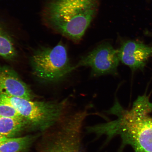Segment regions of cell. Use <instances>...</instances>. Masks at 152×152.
I'll list each match as a JSON object with an SVG mask.
<instances>
[{"label":"cell","instance_id":"1","mask_svg":"<svg viewBox=\"0 0 152 152\" xmlns=\"http://www.w3.org/2000/svg\"><path fill=\"white\" fill-rule=\"evenodd\" d=\"M100 0H51L45 9L48 25L78 43L97 12Z\"/></svg>","mask_w":152,"mask_h":152},{"label":"cell","instance_id":"2","mask_svg":"<svg viewBox=\"0 0 152 152\" xmlns=\"http://www.w3.org/2000/svg\"><path fill=\"white\" fill-rule=\"evenodd\" d=\"M31 63L34 75L40 80L48 82L62 81L75 69L62 43L52 48L38 49L32 55Z\"/></svg>","mask_w":152,"mask_h":152},{"label":"cell","instance_id":"3","mask_svg":"<svg viewBox=\"0 0 152 152\" xmlns=\"http://www.w3.org/2000/svg\"><path fill=\"white\" fill-rule=\"evenodd\" d=\"M149 110L133 105L130 111H123L119 128L124 141L135 152H152V118Z\"/></svg>","mask_w":152,"mask_h":152},{"label":"cell","instance_id":"4","mask_svg":"<svg viewBox=\"0 0 152 152\" xmlns=\"http://www.w3.org/2000/svg\"><path fill=\"white\" fill-rule=\"evenodd\" d=\"M0 102L12 106L26 121L42 126L59 118L69 105L68 99L60 102H34L3 94Z\"/></svg>","mask_w":152,"mask_h":152},{"label":"cell","instance_id":"5","mask_svg":"<svg viewBox=\"0 0 152 152\" xmlns=\"http://www.w3.org/2000/svg\"><path fill=\"white\" fill-rule=\"evenodd\" d=\"M120 62L117 49L110 43L104 42L82 57L75 67V69L83 66L91 68V76L94 77L116 75Z\"/></svg>","mask_w":152,"mask_h":152},{"label":"cell","instance_id":"6","mask_svg":"<svg viewBox=\"0 0 152 152\" xmlns=\"http://www.w3.org/2000/svg\"><path fill=\"white\" fill-rule=\"evenodd\" d=\"M117 50L120 61L132 71L143 69L152 56V46L134 41L124 42Z\"/></svg>","mask_w":152,"mask_h":152},{"label":"cell","instance_id":"7","mask_svg":"<svg viewBox=\"0 0 152 152\" xmlns=\"http://www.w3.org/2000/svg\"><path fill=\"white\" fill-rule=\"evenodd\" d=\"M0 94L32 100L31 89L18 74L8 66L0 65Z\"/></svg>","mask_w":152,"mask_h":152},{"label":"cell","instance_id":"8","mask_svg":"<svg viewBox=\"0 0 152 152\" xmlns=\"http://www.w3.org/2000/svg\"><path fill=\"white\" fill-rule=\"evenodd\" d=\"M82 130L76 126L64 128L62 136L47 152H84L81 143Z\"/></svg>","mask_w":152,"mask_h":152},{"label":"cell","instance_id":"9","mask_svg":"<svg viewBox=\"0 0 152 152\" xmlns=\"http://www.w3.org/2000/svg\"><path fill=\"white\" fill-rule=\"evenodd\" d=\"M25 121L24 119L0 117V134L12 138L22 130Z\"/></svg>","mask_w":152,"mask_h":152},{"label":"cell","instance_id":"10","mask_svg":"<svg viewBox=\"0 0 152 152\" xmlns=\"http://www.w3.org/2000/svg\"><path fill=\"white\" fill-rule=\"evenodd\" d=\"M16 55L12 37L0 24V56L11 60L16 58Z\"/></svg>","mask_w":152,"mask_h":152},{"label":"cell","instance_id":"11","mask_svg":"<svg viewBox=\"0 0 152 152\" xmlns=\"http://www.w3.org/2000/svg\"><path fill=\"white\" fill-rule=\"evenodd\" d=\"M29 136L7 138L0 143V152H19L25 149L31 142Z\"/></svg>","mask_w":152,"mask_h":152},{"label":"cell","instance_id":"12","mask_svg":"<svg viewBox=\"0 0 152 152\" xmlns=\"http://www.w3.org/2000/svg\"><path fill=\"white\" fill-rule=\"evenodd\" d=\"M0 117L24 119L12 106L0 102Z\"/></svg>","mask_w":152,"mask_h":152},{"label":"cell","instance_id":"13","mask_svg":"<svg viewBox=\"0 0 152 152\" xmlns=\"http://www.w3.org/2000/svg\"><path fill=\"white\" fill-rule=\"evenodd\" d=\"M7 138L6 137L0 134V143H1V142L5 141Z\"/></svg>","mask_w":152,"mask_h":152},{"label":"cell","instance_id":"14","mask_svg":"<svg viewBox=\"0 0 152 152\" xmlns=\"http://www.w3.org/2000/svg\"><path fill=\"white\" fill-rule=\"evenodd\" d=\"M68 119V118H67ZM66 121H67V120H66ZM65 124H66V123H65ZM64 126H65V125H64Z\"/></svg>","mask_w":152,"mask_h":152}]
</instances>
